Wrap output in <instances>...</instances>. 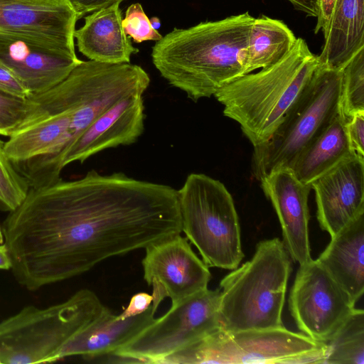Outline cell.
<instances>
[{
    "label": "cell",
    "mask_w": 364,
    "mask_h": 364,
    "mask_svg": "<svg viewBox=\"0 0 364 364\" xmlns=\"http://www.w3.org/2000/svg\"><path fill=\"white\" fill-rule=\"evenodd\" d=\"M1 230L15 279L36 291L181 234L182 225L176 189L91 170L29 187Z\"/></svg>",
    "instance_id": "6da1fadb"
},
{
    "label": "cell",
    "mask_w": 364,
    "mask_h": 364,
    "mask_svg": "<svg viewBox=\"0 0 364 364\" xmlns=\"http://www.w3.org/2000/svg\"><path fill=\"white\" fill-rule=\"evenodd\" d=\"M255 17L248 11L218 21L175 28L156 42L151 59L161 75L196 102L246 75Z\"/></svg>",
    "instance_id": "7a4b0ae2"
},
{
    "label": "cell",
    "mask_w": 364,
    "mask_h": 364,
    "mask_svg": "<svg viewBox=\"0 0 364 364\" xmlns=\"http://www.w3.org/2000/svg\"><path fill=\"white\" fill-rule=\"evenodd\" d=\"M318 65L317 55L304 38H297L281 60L233 80L213 96L224 106L223 114L237 122L253 146H257L272 136Z\"/></svg>",
    "instance_id": "3957f363"
},
{
    "label": "cell",
    "mask_w": 364,
    "mask_h": 364,
    "mask_svg": "<svg viewBox=\"0 0 364 364\" xmlns=\"http://www.w3.org/2000/svg\"><path fill=\"white\" fill-rule=\"evenodd\" d=\"M232 270L220 282L221 328L232 332L284 326L291 265L282 241H260L252 257Z\"/></svg>",
    "instance_id": "277c9868"
},
{
    "label": "cell",
    "mask_w": 364,
    "mask_h": 364,
    "mask_svg": "<svg viewBox=\"0 0 364 364\" xmlns=\"http://www.w3.org/2000/svg\"><path fill=\"white\" fill-rule=\"evenodd\" d=\"M91 290L76 291L46 308L28 305L0 322V363H50L61 360L67 343L101 312Z\"/></svg>",
    "instance_id": "5b68a950"
},
{
    "label": "cell",
    "mask_w": 364,
    "mask_h": 364,
    "mask_svg": "<svg viewBox=\"0 0 364 364\" xmlns=\"http://www.w3.org/2000/svg\"><path fill=\"white\" fill-rule=\"evenodd\" d=\"M149 83L148 73L137 65L81 60L60 83L28 97V114L16 132L80 109L97 118L122 99L143 95Z\"/></svg>",
    "instance_id": "8992f818"
},
{
    "label": "cell",
    "mask_w": 364,
    "mask_h": 364,
    "mask_svg": "<svg viewBox=\"0 0 364 364\" xmlns=\"http://www.w3.org/2000/svg\"><path fill=\"white\" fill-rule=\"evenodd\" d=\"M178 191L182 231L208 267L232 270L244 254L238 215L230 192L220 181L189 174Z\"/></svg>",
    "instance_id": "52a82bcc"
},
{
    "label": "cell",
    "mask_w": 364,
    "mask_h": 364,
    "mask_svg": "<svg viewBox=\"0 0 364 364\" xmlns=\"http://www.w3.org/2000/svg\"><path fill=\"white\" fill-rule=\"evenodd\" d=\"M327 355L326 343L284 326L232 332L220 328L160 363H324Z\"/></svg>",
    "instance_id": "ba28073f"
},
{
    "label": "cell",
    "mask_w": 364,
    "mask_h": 364,
    "mask_svg": "<svg viewBox=\"0 0 364 364\" xmlns=\"http://www.w3.org/2000/svg\"><path fill=\"white\" fill-rule=\"evenodd\" d=\"M342 71L318 65L303 93L272 136L254 147L252 168L260 181L275 169L290 167L298 154L341 112Z\"/></svg>",
    "instance_id": "9c48e42d"
},
{
    "label": "cell",
    "mask_w": 364,
    "mask_h": 364,
    "mask_svg": "<svg viewBox=\"0 0 364 364\" xmlns=\"http://www.w3.org/2000/svg\"><path fill=\"white\" fill-rule=\"evenodd\" d=\"M220 290L208 288L171 305L114 354L136 363H160L166 357L221 328Z\"/></svg>",
    "instance_id": "30bf717a"
},
{
    "label": "cell",
    "mask_w": 364,
    "mask_h": 364,
    "mask_svg": "<svg viewBox=\"0 0 364 364\" xmlns=\"http://www.w3.org/2000/svg\"><path fill=\"white\" fill-rule=\"evenodd\" d=\"M297 328L326 342L355 308L349 295L316 259L299 265L289 298Z\"/></svg>",
    "instance_id": "8fae6325"
},
{
    "label": "cell",
    "mask_w": 364,
    "mask_h": 364,
    "mask_svg": "<svg viewBox=\"0 0 364 364\" xmlns=\"http://www.w3.org/2000/svg\"><path fill=\"white\" fill-rule=\"evenodd\" d=\"M141 261L144 279L153 287L151 306L156 311L166 297L171 305L208 288V266L193 251L188 240L174 235L147 247Z\"/></svg>",
    "instance_id": "7c38bea8"
},
{
    "label": "cell",
    "mask_w": 364,
    "mask_h": 364,
    "mask_svg": "<svg viewBox=\"0 0 364 364\" xmlns=\"http://www.w3.org/2000/svg\"><path fill=\"white\" fill-rule=\"evenodd\" d=\"M77 21L68 0H0V33L73 55Z\"/></svg>",
    "instance_id": "4fadbf2b"
},
{
    "label": "cell",
    "mask_w": 364,
    "mask_h": 364,
    "mask_svg": "<svg viewBox=\"0 0 364 364\" xmlns=\"http://www.w3.org/2000/svg\"><path fill=\"white\" fill-rule=\"evenodd\" d=\"M321 228L333 237L364 215V156L344 159L311 183Z\"/></svg>",
    "instance_id": "5bb4252c"
},
{
    "label": "cell",
    "mask_w": 364,
    "mask_h": 364,
    "mask_svg": "<svg viewBox=\"0 0 364 364\" xmlns=\"http://www.w3.org/2000/svg\"><path fill=\"white\" fill-rule=\"evenodd\" d=\"M281 225L284 246L291 259L304 264L312 258L309 236L310 184L300 181L289 167L274 170L261 180Z\"/></svg>",
    "instance_id": "9a60e30c"
},
{
    "label": "cell",
    "mask_w": 364,
    "mask_h": 364,
    "mask_svg": "<svg viewBox=\"0 0 364 364\" xmlns=\"http://www.w3.org/2000/svg\"><path fill=\"white\" fill-rule=\"evenodd\" d=\"M80 62L76 55L0 33V63L20 80L31 95L44 92L60 83Z\"/></svg>",
    "instance_id": "2e32d148"
},
{
    "label": "cell",
    "mask_w": 364,
    "mask_h": 364,
    "mask_svg": "<svg viewBox=\"0 0 364 364\" xmlns=\"http://www.w3.org/2000/svg\"><path fill=\"white\" fill-rule=\"evenodd\" d=\"M155 313L151 305L142 314L122 319L104 306L99 315L67 343L60 358L82 355L93 359L114 353L149 325Z\"/></svg>",
    "instance_id": "e0dca14e"
},
{
    "label": "cell",
    "mask_w": 364,
    "mask_h": 364,
    "mask_svg": "<svg viewBox=\"0 0 364 364\" xmlns=\"http://www.w3.org/2000/svg\"><path fill=\"white\" fill-rule=\"evenodd\" d=\"M119 4L92 12L85 17V24L75 30L78 50L89 60L117 64L130 63L134 47L122 27Z\"/></svg>",
    "instance_id": "ac0fdd59"
},
{
    "label": "cell",
    "mask_w": 364,
    "mask_h": 364,
    "mask_svg": "<svg viewBox=\"0 0 364 364\" xmlns=\"http://www.w3.org/2000/svg\"><path fill=\"white\" fill-rule=\"evenodd\" d=\"M331 237L316 260L355 304L364 292V215Z\"/></svg>",
    "instance_id": "d6986e66"
},
{
    "label": "cell",
    "mask_w": 364,
    "mask_h": 364,
    "mask_svg": "<svg viewBox=\"0 0 364 364\" xmlns=\"http://www.w3.org/2000/svg\"><path fill=\"white\" fill-rule=\"evenodd\" d=\"M364 48V0H336L321 53L320 66L341 70Z\"/></svg>",
    "instance_id": "ffe728a7"
},
{
    "label": "cell",
    "mask_w": 364,
    "mask_h": 364,
    "mask_svg": "<svg viewBox=\"0 0 364 364\" xmlns=\"http://www.w3.org/2000/svg\"><path fill=\"white\" fill-rule=\"evenodd\" d=\"M347 119L340 112L295 158L289 167L302 183L310 184L340 161L352 155Z\"/></svg>",
    "instance_id": "44dd1931"
},
{
    "label": "cell",
    "mask_w": 364,
    "mask_h": 364,
    "mask_svg": "<svg viewBox=\"0 0 364 364\" xmlns=\"http://www.w3.org/2000/svg\"><path fill=\"white\" fill-rule=\"evenodd\" d=\"M72 117V112L63 113L16 131L4 143L6 156L18 163L42 155L58 156L69 146Z\"/></svg>",
    "instance_id": "7402d4cb"
},
{
    "label": "cell",
    "mask_w": 364,
    "mask_h": 364,
    "mask_svg": "<svg viewBox=\"0 0 364 364\" xmlns=\"http://www.w3.org/2000/svg\"><path fill=\"white\" fill-rule=\"evenodd\" d=\"M296 39L282 21L264 14L255 18L249 36L245 74L281 60L293 48Z\"/></svg>",
    "instance_id": "603a6c76"
},
{
    "label": "cell",
    "mask_w": 364,
    "mask_h": 364,
    "mask_svg": "<svg viewBox=\"0 0 364 364\" xmlns=\"http://www.w3.org/2000/svg\"><path fill=\"white\" fill-rule=\"evenodd\" d=\"M325 343L324 364H364L363 310L354 308Z\"/></svg>",
    "instance_id": "cb8c5ba5"
},
{
    "label": "cell",
    "mask_w": 364,
    "mask_h": 364,
    "mask_svg": "<svg viewBox=\"0 0 364 364\" xmlns=\"http://www.w3.org/2000/svg\"><path fill=\"white\" fill-rule=\"evenodd\" d=\"M341 113L346 119L364 112V48L341 69Z\"/></svg>",
    "instance_id": "d4e9b609"
},
{
    "label": "cell",
    "mask_w": 364,
    "mask_h": 364,
    "mask_svg": "<svg viewBox=\"0 0 364 364\" xmlns=\"http://www.w3.org/2000/svg\"><path fill=\"white\" fill-rule=\"evenodd\" d=\"M0 140V210L11 212L25 198L29 186L4 150Z\"/></svg>",
    "instance_id": "484cf974"
},
{
    "label": "cell",
    "mask_w": 364,
    "mask_h": 364,
    "mask_svg": "<svg viewBox=\"0 0 364 364\" xmlns=\"http://www.w3.org/2000/svg\"><path fill=\"white\" fill-rule=\"evenodd\" d=\"M28 97H18L0 90V135L10 136L26 118Z\"/></svg>",
    "instance_id": "4316f807"
},
{
    "label": "cell",
    "mask_w": 364,
    "mask_h": 364,
    "mask_svg": "<svg viewBox=\"0 0 364 364\" xmlns=\"http://www.w3.org/2000/svg\"><path fill=\"white\" fill-rule=\"evenodd\" d=\"M122 23L125 33L135 43L146 41L157 42L163 37L158 30L152 27L149 18L139 3L133 4L127 8Z\"/></svg>",
    "instance_id": "83f0119b"
},
{
    "label": "cell",
    "mask_w": 364,
    "mask_h": 364,
    "mask_svg": "<svg viewBox=\"0 0 364 364\" xmlns=\"http://www.w3.org/2000/svg\"><path fill=\"white\" fill-rule=\"evenodd\" d=\"M346 127L352 151L364 156V112L347 119Z\"/></svg>",
    "instance_id": "f1b7e54d"
},
{
    "label": "cell",
    "mask_w": 364,
    "mask_h": 364,
    "mask_svg": "<svg viewBox=\"0 0 364 364\" xmlns=\"http://www.w3.org/2000/svg\"><path fill=\"white\" fill-rule=\"evenodd\" d=\"M0 90L21 97H28L31 96L29 91L20 80L1 63Z\"/></svg>",
    "instance_id": "f546056e"
},
{
    "label": "cell",
    "mask_w": 364,
    "mask_h": 364,
    "mask_svg": "<svg viewBox=\"0 0 364 364\" xmlns=\"http://www.w3.org/2000/svg\"><path fill=\"white\" fill-rule=\"evenodd\" d=\"M73 8L77 19H80L88 13H92L124 0H68Z\"/></svg>",
    "instance_id": "4dcf8cb0"
},
{
    "label": "cell",
    "mask_w": 364,
    "mask_h": 364,
    "mask_svg": "<svg viewBox=\"0 0 364 364\" xmlns=\"http://www.w3.org/2000/svg\"><path fill=\"white\" fill-rule=\"evenodd\" d=\"M336 0H318V14L314 33L321 31L323 38L327 36Z\"/></svg>",
    "instance_id": "1f68e13d"
},
{
    "label": "cell",
    "mask_w": 364,
    "mask_h": 364,
    "mask_svg": "<svg viewBox=\"0 0 364 364\" xmlns=\"http://www.w3.org/2000/svg\"><path fill=\"white\" fill-rule=\"evenodd\" d=\"M152 301L151 294L144 292L137 293L132 296L127 308L118 316L124 319L141 314L149 308Z\"/></svg>",
    "instance_id": "d6a6232c"
},
{
    "label": "cell",
    "mask_w": 364,
    "mask_h": 364,
    "mask_svg": "<svg viewBox=\"0 0 364 364\" xmlns=\"http://www.w3.org/2000/svg\"><path fill=\"white\" fill-rule=\"evenodd\" d=\"M296 11L305 14L307 17H317L318 0H287Z\"/></svg>",
    "instance_id": "836d02e7"
},
{
    "label": "cell",
    "mask_w": 364,
    "mask_h": 364,
    "mask_svg": "<svg viewBox=\"0 0 364 364\" xmlns=\"http://www.w3.org/2000/svg\"><path fill=\"white\" fill-rule=\"evenodd\" d=\"M11 267V260L6 245L0 244V269L8 270Z\"/></svg>",
    "instance_id": "e575fe53"
},
{
    "label": "cell",
    "mask_w": 364,
    "mask_h": 364,
    "mask_svg": "<svg viewBox=\"0 0 364 364\" xmlns=\"http://www.w3.org/2000/svg\"><path fill=\"white\" fill-rule=\"evenodd\" d=\"M149 20H150L152 27L154 29L158 30V28L161 26V21H160L159 18L158 17L154 16Z\"/></svg>",
    "instance_id": "d590c367"
},
{
    "label": "cell",
    "mask_w": 364,
    "mask_h": 364,
    "mask_svg": "<svg viewBox=\"0 0 364 364\" xmlns=\"http://www.w3.org/2000/svg\"><path fill=\"white\" fill-rule=\"evenodd\" d=\"M3 243H4V236H3V233H2L1 227L0 226V244H3Z\"/></svg>",
    "instance_id": "8d00e7d4"
}]
</instances>
